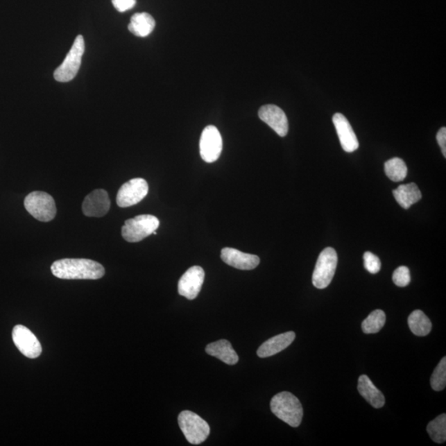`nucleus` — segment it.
<instances>
[{
    "instance_id": "f257e3e1",
    "label": "nucleus",
    "mask_w": 446,
    "mask_h": 446,
    "mask_svg": "<svg viewBox=\"0 0 446 446\" xmlns=\"http://www.w3.org/2000/svg\"><path fill=\"white\" fill-rule=\"evenodd\" d=\"M56 278L62 280H99L105 275V268L89 259H62L51 267Z\"/></svg>"
},
{
    "instance_id": "f03ea898",
    "label": "nucleus",
    "mask_w": 446,
    "mask_h": 446,
    "mask_svg": "<svg viewBox=\"0 0 446 446\" xmlns=\"http://www.w3.org/2000/svg\"><path fill=\"white\" fill-rule=\"evenodd\" d=\"M272 413L292 427L300 426L304 409L298 398L289 392H282L272 398L271 402Z\"/></svg>"
},
{
    "instance_id": "7ed1b4c3",
    "label": "nucleus",
    "mask_w": 446,
    "mask_h": 446,
    "mask_svg": "<svg viewBox=\"0 0 446 446\" xmlns=\"http://www.w3.org/2000/svg\"><path fill=\"white\" fill-rule=\"evenodd\" d=\"M178 422L186 440L190 444L199 445L205 443L210 434L209 424L193 411H182L179 415Z\"/></svg>"
},
{
    "instance_id": "20e7f679",
    "label": "nucleus",
    "mask_w": 446,
    "mask_h": 446,
    "mask_svg": "<svg viewBox=\"0 0 446 446\" xmlns=\"http://www.w3.org/2000/svg\"><path fill=\"white\" fill-rule=\"evenodd\" d=\"M160 226V221L153 215H139L126 221L122 228V236L125 241L139 242L151 235Z\"/></svg>"
},
{
    "instance_id": "39448f33",
    "label": "nucleus",
    "mask_w": 446,
    "mask_h": 446,
    "mask_svg": "<svg viewBox=\"0 0 446 446\" xmlns=\"http://www.w3.org/2000/svg\"><path fill=\"white\" fill-rule=\"evenodd\" d=\"M85 49L83 36L79 35L76 37L66 59L64 60V62L59 67L55 69L54 78L56 81L66 83V82L72 80L76 76L81 66V60L85 53Z\"/></svg>"
},
{
    "instance_id": "423d86ee",
    "label": "nucleus",
    "mask_w": 446,
    "mask_h": 446,
    "mask_svg": "<svg viewBox=\"0 0 446 446\" xmlns=\"http://www.w3.org/2000/svg\"><path fill=\"white\" fill-rule=\"evenodd\" d=\"M24 207L34 218L40 222H51L56 215L54 198L46 192L34 191L29 194L25 198Z\"/></svg>"
},
{
    "instance_id": "0eeeda50",
    "label": "nucleus",
    "mask_w": 446,
    "mask_h": 446,
    "mask_svg": "<svg viewBox=\"0 0 446 446\" xmlns=\"http://www.w3.org/2000/svg\"><path fill=\"white\" fill-rule=\"evenodd\" d=\"M337 262H338V257L334 249L327 248L322 251L316 264L313 275V284L316 288L326 289L331 284L335 275Z\"/></svg>"
},
{
    "instance_id": "6e6552de",
    "label": "nucleus",
    "mask_w": 446,
    "mask_h": 446,
    "mask_svg": "<svg viewBox=\"0 0 446 446\" xmlns=\"http://www.w3.org/2000/svg\"><path fill=\"white\" fill-rule=\"evenodd\" d=\"M200 155L207 163L218 161L223 151V138L214 126H207L202 132L199 142Z\"/></svg>"
},
{
    "instance_id": "1a4fd4ad",
    "label": "nucleus",
    "mask_w": 446,
    "mask_h": 446,
    "mask_svg": "<svg viewBox=\"0 0 446 446\" xmlns=\"http://www.w3.org/2000/svg\"><path fill=\"white\" fill-rule=\"evenodd\" d=\"M149 186L144 179L135 178L122 185L117 196L120 207H128L139 203L147 196Z\"/></svg>"
},
{
    "instance_id": "9d476101",
    "label": "nucleus",
    "mask_w": 446,
    "mask_h": 446,
    "mask_svg": "<svg viewBox=\"0 0 446 446\" xmlns=\"http://www.w3.org/2000/svg\"><path fill=\"white\" fill-rule=\"evenodd\" d=\"M16 348L26 357L35 359L42 353V345L35 335L23 325H17L12 333Z\"/></svg>"
},
{
    "instance_id": "9b49d317",
    "label": "nucleus",
    "mask_w": 446,
    "mask_h": 446,
    "mask_svg": "<svg viewBox=\"0 0 446 446\" xmlns=\"http://www.w3.org/2000/svg\"><path fill=\"white\" fill-rule=\"evenodd\" d=\"M205 273L200 266H193L182 275L178 284L180 295L193 300L201 291L205 282Z\"/></svg>"
},
{
    "instance_id": "f8f14e48",
    "label": "nucleus",
    "mask_w": 446,
    "mask_h": 446,
    "mask_svg": "<svg viewBox=\"0 0 446 446\" xmlns=\"http://www.w3.org/2000/svg\"><path fill=\"white\" fill-rule=\"evenodd\" d=\"M110 196L106 190L96 189L85 198L82 210L86 216L101 218L110 211Z\"/></svg>"
},
{
    "instance_id": "ddd939ff",
    "label": "nucleus",
    "mask_w": 446,
    "mask_h": 446,
    "mask_svg": "<svg viewBox=\"0 0 446 446\" xmlns=\"http://www.w3.org/2000/svg\"><path fill=\"white\" fill-rule=\"evenodd\" d=\"M259 118L274 130L280 137H285L289 132V121L284 112L274 105L262 106L259 110Z\"/></svg>"
},
{
    "instance_id": "4468645a",
    "label": "nucleus",
    "mask_w": 446,
    "mask_h": 446,
    "mask_svg": "<svg viewBox=\"0 0 446 446\" xmlns=\"http://www.w3.org/2000/svg\"><path fill=\"white\" fill-rule=\"evenodd\" d=\"M337 135L339 137L342 149L346 153H354L359 148V141L352 125L343 114H336L333 116Z\"/></svg>"
},
{
    "instance_id": "2eb2a0df",
    "label": "nucleus",
    "mask_w": 446,
    "mask_h": 446,
    "mask_svg": "<svg viewBox=\"0 0 446 446\" xmlns=\"http://www.w3.org/2000/svg\"><path fill=\"white\" fill-rule=\"evenodd\" d=\"M221 258L227 265L241 271L254 270L259 264L257 255L241 252L237 249L229 248L222 250Z\"/></svg>"
},
{
    "instance_id": "dca6fc26",
    "label": "nucleus",
    "mask_w": 446,
    "mask_h": 446,
    "mask_svg": "<svg viewBox=\"0 0 446 446\" xmlns=\"http://www.w3.org/2000/svg\"><path fill=\"white\" fill-rule=\"evenodd\" d=\"M296 335L293 332H288L272 337L259 346L257 350L259 357L267 358L275 356L289 348L295 339Z\"/></svg>"
},
{
    "instance_id": "f3484780",
    "label": "nucleus",
    "mask_w": 446,
    "mask_h": 446,
    "mask_svg": "<svg viewBox=\"0 0 446 446\" xmlns=\"http://www.w3.org/2000/svg\"><path fill=\"white\" fill-rule=\"evenodd\" d=\"M206 352L209 356L214 357L229 366H234L239 361L235 350L227 340H219L206 346Z\"/></svg>"
},
{
    "instance_id": "a211bd4d",
    "label": "nucleus",
    "mask_w": 446,
    "mask_h": 446,
    "mask_svg": "<svg viewBox=\"0 0 446 446\" xmlns=\"http://www.w3.org/2000/svg\"><path fill=\"white\" fill-rule=\"evenodd\" d=\"M358 391L361 395L375 409H381L385 404L384 394L375 386L367 375H361L358 381Z\"/></svg>"
},
{
    "instance_id": "6ab92c4d",
    "label": "nucleus",
    "mask_w": 446,
    "mask_h": 446,
    "mask_svg": "<svg viewBox=\"0 0 446 446\" xmlns=\"http://www.w3.org/2000/svg\"><path fill=\"white\" fill-rule=\"evenodd\" d=\"M393 196L402 209H409L414 203L421 200L422 193L414 183L402 185L393 191Z\"/></svg>"
},
{
    "instance_id": "aec40b11",
    "label": "nucleus",
    "mask_w": 446,
    "mask_h": 446,
    "mask_svg": "<svg viewBox=\"0 0 446 446\" xmlns=\"http://www.w3.org/2000/svg\"><path fill=\"white\" fill-rule=\"evenodd\" d=\"M155 27L153 17L147 12H137L132 17L128 30L134 35L140 37L149 36Z\"/></svg>"
},
{
    "instance_id": "412c9836",
    "label": "nucleus",
    "mask_w": 446,
    "mask_h": 446,
    "mask_svg": "<svg viewBox=\"0 0 446 446\" xmlns=\"http://www.w3.org/2000/svg\"><path fill=\"white\" fill-rule=\"evenodd\" d=\"M409 326L414 335L426 336L431 332L432 324L422 311L415 310L409 316Z\"/></svg>"
},
{
    "instance_id": "4be33fe9",
    "label": "nucleus",
    "mask_w": 446,
    "mask_h": 446,
    "mask_svg": "<svg viewBox=\"0 0 446 446\" xmlns=\"http://www.w3.org/2000/svg\"><path fill=\"white\" fill-rule=\"evenodd\" d=\"M384 171L391 180L400 182L405 180L408 175V167L402 159L395 157L385 163Z\"/></svg>"
},
{
    "instance_id": "5701e85b",
    "label": "nucleus",
    "mask_w": 446,
    "mask_h": 446,
    "mask_svg": "<svg viewBox=\"0 0 446 446\" xmlns=\"http://www.w3.org/2000/svg\"><path fill=\"white\" fill-rule=\"evenodd\" d=\"M385 323H386V315L384 311L379 309L375 310L362 323V330L366 334H374L381 331Z\"/></svg>"
},
{
    "instance_id": "b1692460",
    "label": "nucleus",
    "mask_w": 446,
    "mask_h": 446,
    "mask_svg": "<svg viewBox=\"0 0 446 446\" xmlns=\"http://www.w3.org/2000/svg\"><path fill=\"white\" fill-rule=\"evenodd\" d=\"M427 431L436 443L443 444L446 440V415L441 414L428 424Z\"/></svg>"
},
{
    "instance_id": "393cba45",
    "label": "nucleus",
    "mask_w": 446,
    "mask_h": 446,
    "mask_svg": "<svg viewBox=\"0 0 446 446\" xmlns=\"http://www.w3.org/2000/svg\"><path fill=\"white\" fill-rule=\"evenodd\" d=\"M431 385L433 391H443L446 386V358L441 359L431 375Z\"/></svg>"
},
{
    "instance_id": "a878e982",
    "label": "nucleus",
    "mask_w": 446,
    "mask_h": 446,
    "mask_svg": "<svg viewBox=\"0 0 446 446\" xmlns=\"http://www.w3.org/2000/svg\"><path fill=\"white\" fill-rule=\"evenodd\" d=\"M393 281L398 287H406L411 282L409 268L406 266H400L393 272Z\"/></svg>"
},
{
    "instance_id": "bb28decb",
    "label": "nucleus",
    "mask_w": 446,
    "mask_h": 446,
    "mask_svg": "<svg viewBox=\"0 0 446 446\" xmlns=\"http://www.w3.org/2000/svg\"><path fill=\"white\" fill-rule=\"evenodd\" d=\"M363 266L368 271L371 273V274H377L381 270V261L380 259L375 254L370 252V251H366L363 254Z\"/></svg>"
},
{
    "instance_id": "cd10ccee",
    "label": "nucleus",
    "mask_w": 446,
    "mask_h": 446,
    "mask_svg": "<svg viewBox=\"0 0 446 446\" xmlns=\"http://www.w3.org/2000/svg\"><path fill=\"white\" fill-rule=\"evenodd\" d=\"M112 2L117 10L123 12L135 6L137 0H112Z\"/></svg>"
},
{
    "instance_id": "c85d7f7f",
    "label": "nucleus",
    "mask_w": 446,
    "mask_h": 446,
    "mask_svg": "<svg viewBox=\"0 0 446 446\" xmlns=\"http://www.w3.org/2000/svg\"><path fill=\"white\" fill-rule=\"evenodd\" d=\"M436 139L437 141L439 143V146H440L441 151H443V154L445 157H446V128H443L440 129V131L438 133H437L436 135Z\"/></svg>"
}]
</instances>
